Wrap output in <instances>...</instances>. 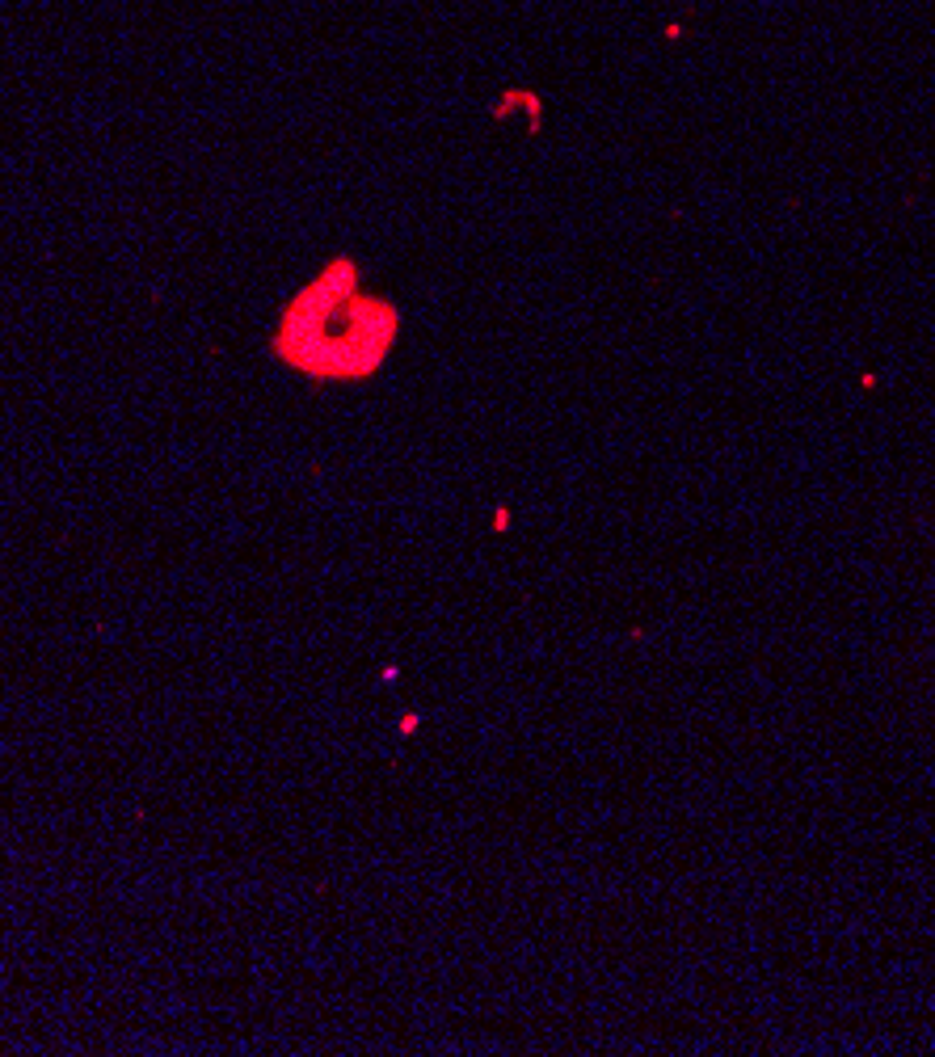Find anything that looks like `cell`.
Here are the masks:
<instances>
[{
	"instance_id": "cell-1",
	"label": "cell",
	"mask_w": 935,
	"mask_h": 1057,
	"mask_svg": "<svg viewBox=\"0 0 935 1057\" xmlns=\"http://www.w3.org/2000/svg\"><path fill=\"white\" fill-rule=\"evenodd\" d=\"M396 337V308L358 291L350 262H333L287 304L274 350L312 380H363Z\"/></svg>"
}]
</instances>
